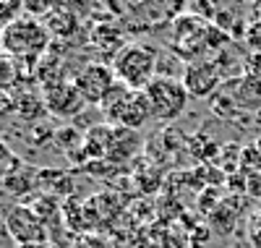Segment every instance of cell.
Returning <instances> with one entry per match:
<instances>
[{
    "label": "cell",
    "instance_id": "obj_8",
    "mask_svg": "<svg viewBox=\"0 0 261 248\" xmlns=\"http://www.w3.org/2000/svg\"><path fill=\"white\" fill-rule=\"evenodd\" d=\"M42 21H45V29L50 32V37H58V39H68L79 27V18L73 16L68 6H53V11Z\"/></svg>",
    "mask_w": 261,
    "mask_h": 248
},
{
    "label": "cell",
    "instance_id": "obj_12",
    "mask_svg": "<svg viewBox=\"0 0 261 248\" xmlns=\"http://www.w3.org/2000/svg\"><path fill=\"white\" fill-rule=\"evenodd\" d=\"M21 13H24V3H8V0H0V32L8 29L13 21L21 18Z\"/></svg>",
    "mask_w": 261,
    "mask_h": 248
},
{
    "label": "cell",
    "instance_id": "obj_3",
    "mask_svg": "<svg viewBox=\"0 0 261 248\" xmlns=\"http://www.w3.org/2000/svg\"><path fill=\"white\" fill-rule=\"evenodd\" d=\"M144 94L151 105V115H154L157 120L167 123V120H175L180 112L186 110L188 105V92H186V86L183 81L178 79H162L157 76L154 81H151L146 89H144Z\"/></svg>",
    "mask_w": 261,
    "mask_h": 248
},
{
    "label": "cell",
    "instance_id": "obj_7",
    "mask_svg": "<svg viewBox=\"0 0 261 248\" xmlns=\"http://www.w3.org/2000/svg\"><path fill=\"white\" fill-rule=\"evenodd\" d=\"M84 97L79 94L76 84H65V81H50L47 92H45V107L58 118H73L76 112L84 107Z\"/></svg>",
    "mask_w": 261,
    "mask_h": 248
},
{
    "label": "cell",
    "instance_id": "obj_18",
    "mask_svg": "<svg viewBox=\"0 0 261 248\" xmlns=\"http://www.w3.org/2000/svg\"><path fill=\"white\" fill-rule=\"evenodd\" d=\"M18 248H50L47 243H32V245H18Z\"/></svg>",
    "mask_w": 261,
    "mask_h": 248
},
{
    "label": "cell",
    "instance_id": "obj_13",
    "mask_svg": "<svg viewBox=\"0 0 261 248\" xmlns=\"http://www.w3.org/2000/svg\"><path fill=\"white\" fill-rule=\"evenodd\" d=\"M16 65L18 63H13V58H8L6 53L0 55V89H8V86H13L16 84Z\"/></svg>",
    "mask_w": 261,
    "mask_h": 248
},
{
    "label": "cell",
    "instance_id": "obj_14",
    "mask_svg": "<svg viewBox=\"0 0 261 248\" xmlns=\"http://www.w3.org/2000/svg\"><path fill=\"white\" fill-rule=\"evenodd\" d=\"M3 183L11 188V193H13V196H21V193L32 191V180H29V172H24V170H18L16 175H11L8 180H3ZM8 188H6V191H8Z\"/></svg>",
    "mask_w": 261,
    "mask_h": 248
},
{
    "label": "cell",
    "instance_id": "obj_16",
    "mask_svg": "<svg viewBox=\"0 0 261 248\" xmlns=\"http://www.w3.org/2000/svg\"><path fill=\"white\" fill-rule=\"evenodd\" d=\"M29 209H32L42 222H45L47 217H53V214H55V199L42 196V199H37V201H34V204H29Z\"/></svg>",
    "mask_w": 261,
    "mask_h": 248
},
{
    "label": "cell",
    "instance_id": "obj_15",
    "mask_svg": "<svg viewBox=\"0 0 261 248\" xmlns=\"http://www.w3.org/2000/svg\"><path fill=\"white\" fill-rule=\"evenodd\" d=\"M241 167H246L251 175L261 172V154H258V149H256L253 144L241 152Z\"/></svg>",
    "mask_w": 261,
    "mask_h": 248
},
{
    "label": "cell",
    "instance_id": "obj_2",
    "mask_svg": "<svg viewBox=\"0 0 261 248\" xmlns=\"http://www.w3.org/2000/svg\"><path fill=\"white\" fill-rule=\"evenodd\" d=\"M50 44V32L42 18L21 16L8 29L0 32V50L13 60H37Z\"/></svg>",
    "mask_w": 261,
    "mask_h": 248
},
{
    "label": "cell",
    "instance_id": "obj_4",
    "mask_svg": "<svg viewBox=\"0 0 261 248\" xmlns=\"http://www.w3.org/2000/svg\"><path fill=\"white\" fill-rule=\"evenodd\" d=\"M3 222H6L8 233L13 235V240L18 245H32V243H45L47 240L45 222L24 204L6 207L3 209Z\"/></svg>",
    "mask_w": 261,
    "mask_h": 248
},
{
    "label": "cell",
    "instance_id": "obj_17",
    "mask_svg": "<svg viewBox=\"0 0 261 248\" xmlns=\"http://www.w3.org/2000/svg\"><path fill=\"white\" fill-rule=\"evenodd\" d=\"M248 193L261 199V172H256V175H248Z\"/></svg>",
    "mask_w": 261,
    "mask_h": 248
},
{
    "label": "cell",
    "instance_id": "obj_10",
    "mask_svg": "<svg viewBox=\"0 0 261 248\" xmlns=\"http://www.w3.org/2000/svg\"><path fill=\"white\" fill-rule=\"evenodd\" d=\"M21 170V160L13 154V149L8 146V141L3 139V133H0V183L8 180L11 175H16Z\"/></svg>",
    "mask_w": 261,
    "mask_h": 248
},
{
    "label": "cell",
    "instance_id": "obj_9",
    "mask_svg": "<svg viewBox=\"0 0 261 248\" xmlns=\"http://www.w3.org/2000/svg\"><path fill=\"white\" fill-rule=\"evenodd\" d=\"M235 102L241 105V107H258V105H261V79H258V76L238 79Z\"/></svg>",
    "mask_w": 261,
    "mask_h": 248
},
{
    "label": "cell",
    "instance_id": "obj_6",
    "mask_svg": "<svg viewBox=\"0 0 261 248\" xmlns=\"http://www.w3.org/2000/svg\"><path fill=\"white\" fill-rule=\"evenodd\" d=\"M220 68L212 60H199V63H188L186 76H183V86L191 97H209L220 89Z\"/></svg>",
    "mask_w": 261,
    "mask_h": 248
},
{
    "label": "cell",
    "instance_id": "obj_11",
    "mask_svg": "<svg viewBox=\"0 0 261 248\" xmlns=\"http://www.w3.org/2000/svg\"><path fill=\"white\" fill-rule=\"evenodd\" d=\"M232 204L235 201L232 199H227V201H222V204H217L214 209V222H217V228H222V233H230L232 230V225H235V217H238V212L232 209Z\"/></svg>",
    "mask_w": 261,
    "mask_h": 248
},
{
    "label": "cell",
    "instance_id": "obj_1",
    "mask_svg": "<svg viewBox=\"0 0 261 248\" xmlns=\"http://www.w3.org/2000/svg\"><path fill=\"white\" fill-rule=\"evenodd\" d=\"M157 50L151 44L136 42V44H125V47L115 55L113 60V71L120 84H125L134 92H144V89L157 79Z\"/></svg>",
    "mask_w": 261,
    "mask_h": 248
},
{
    "label": "cell",
    "instance_id": "obj_19",
    "mask_svg": "<svg viewBox=\"0 0 261 248\" xmlns=\"http://www.w3.org/2000/svg\"><path fill=\"white\" fill-rule=\"evenodd\" d=\"M253 146H256V149H258V154H261V136L256 139V144H253Z\"/></svg>",
    "mask_w": 261,
    "mask_h": 248
},
{
    "label": "cell",
    "instance_id": "obj_5",
    "mask_svg": "<svg viewBox=\"0 0 261 248\" xmlns=\"http://www.w3.org/2000/svg\"><path fill=\"white\" fill-rule=\"evenodd\" d=\"M79 94L84 97L86 105H102V100L110 94V89L118 84L115 71L110 65H102V63H92L86 68L79 71V76L73 79Z\"/></svg>",
    "mask_w": 261,
    "mask_h": 248
}]
</instances>
